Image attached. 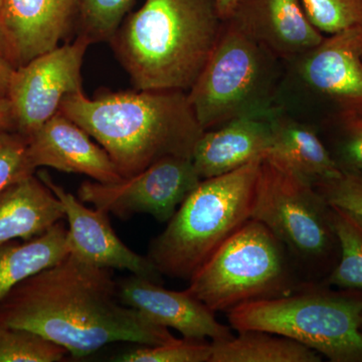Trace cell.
<instances>
[{
    "mask_svg": "<svg viewBox=\"0 0 362 362\" xmlns=\"http://www.w3.org/2000/svg\"><path fill=\"white\" fill-rule=\"evenodd\" d=\"M0 322L30 331L75 357L115 342L159 345L176 338L121 303L110 269L69 254L30 276L0 300Z\"/></svg>",
    "mask_w": 362,
    "mask_h": 362,
    "instance_id": "6da1fadb",
    "label": "cell"
},
{
    "mask_svg": "<svg viewBox=\"0 0 362 362\" xmlns=\"http://www.w3.org/2000/svg\"><path fill=\"white\" fill-rule=\"evenodd\" d=\"M61 113L99 143L123 178L141 173L169 156L192 158L204 129L187 92L137 90L95 98L70 95Z\"/></svg>",
    "mask_w": 362,
    "mask_h": 362,
    "instance_id": "7a4b0ae2",
    "label": "cell"
},
{
    "mask_svg": "<svg viewBox=\"0 0 362 362\" xmlns=\"http://www.w3.org/2000/svg\"><path fill=\"white\" fill-rule=\"evenodd\" d=\"M223 25L214 0H145L111 42L135 89L188 92Z\"/></svg>",
    "mask_w": 362,
    "mask_h": 362,
    "instance_id": "3957f363",
    "label": "cell"
},
{
    "mask_svg": "<svg viewBox=\"0 0 362 362\" xmlns=\"http://www.w3.org/2000/svg\"><path fill=\"white\" fill-rule=\"evenodd\" d=\"M263 157L232 173L202 180L152 240L148 259L162 276L189 281L251 220Z\"/></svg>",
    "mask_w": 362,
    "mask_h": 362,
    "instance_id": "277c9868",
    "label": "cell"
},
{
    "mask_svg": "<svg viewBox=\"0 0 362 362\" xmlns=\"http://www.w3.org/2000/svg\"><path fill=\"white\" fill-rule=\"evenodd\" d=\"M226 316L237 332L267 331L331 362H362V290L310 282L287 296L240 304Z\"/></svg>",
    "mask_w": 362,
    "mask_h": 362,
    "instance_id": "5b68a950",
    "label": "cell"
},
{
    "mask_svg": "<svg viewBox=\"0 0 362 362\" xmlns=\"http://www.w3.org/2000/svg\"><path fill=\"white\" fill-rule=\"evenodd\" d=\"M308 281L261 221H247L190 278L187 291L214 313L292 294Z\"/></svg>",
    "mask_w": 362,
    "mask_h": 362,
    "instance_id": "8992f818",
    "label": "cell"
},
{
    "mask_svg": "<svg viewBox=\"0 0 362 362\" xmlns=\"http://www.w3.org/2000/svg\"><path fill=\"white\" fill-rule=\"evenodd\" d=\"M252 218L281 240L308 282L324 283L337 267L340 245L331 204L292 169L263 159Z\"/></svg>",
    "mask_w": 362,
    "mask_h": 362,
    "instance_id": "52a82bcc",
    "label": "cell"
},
{
    "mask_svg": "<svg viewBox=\"0 0 362 362\" xmlns=\"http://www.w3.org/2000/svg\"><path fill=\"white\" fill-rule=\"evenodd\" d=\"M276 57L230 21H223L218 42L188 99L202 129L211 130L233 119H271Z\"/></svg>",
    "mask_w": 362,
    "mask_h": 362,
    "instance_id": "ba28073f",
    "label": "cell"
},
{
    "mask_svg": "<svg viewBox=\"0 0 362 362\" xmlns=\"http://www.w3.org/2000/svg\"><path fill=\"white\" fill-rule=\"evenodd\" d=\"M90 44L80 33L71 44L59 45L16 69L8 97L14 132L28 139L59 113L66 97L83 90V62Z\"/></svg>",
    "mask_w": 362,
    "mask_h": 362,
    "instance_id": "9c48e42d",
    "label": "cell"
},
{
    "mask_svg": "<svg viewBox=\"0 0 362 362\" xmlns=\"http://www.w3.org/2000/svg\"><path fill=\"white\" fill-rule=\"evenodd\" d=\"M201 181L192 158L169 156L118 182L85 181L78 187V197L124 220L147 214L159 223H168Z\"/></svg>",
    "mask_w": 362,
    "mask_h": 362,
    "instance_id": "30bf717a",
    "label": "cell"
},
{
    "mask_svg": "<svg viewBox=\"0 0 362 362\" xmlns=\"http://www.w3.org/2000/svg\"><path fill=\"white\" fill-rule=\"evenodd\" d=\"M294 61L300 80L337 115L362 110V25L325 35Z\"/></svg>",
    "mask_w": 362,
    "mask_h": 362,
    "instance_id": "8fae6325",
    "label": "cell"
},
{
    "mask_svg": "<svg viewBox=\"0 0 362 362\" xmlns=\"http://www.w3.org/2000/svg\"><path fill=\"white\" fill-rule=\"evenodd\" d=\"M54 194L58 197L68 221V242L70 254L99 268L126 270L140 277L162 283V275L148 257L133 252L114 232L108 214L101 209H90L75 195L52 181L47 173H40Z\"/></svg>",
    "mask_w": 362,
    "mask_h": 362,
    "instance_id": "7c38bea8",
    "label": "cell"
},
{
    "mask_svg": "<svg viewBox=\"0 0 362 362\" xmlns=\"http://www.w3.org/2000/svg\"><path fill=\"white\" fill-rule=\"evenodd\" d=\"M121 303L139 311L152 322L177 330L188 340L228 339L232 330L218 322L211 309L185 291H171L150 279L131 275L117 281Z\"/></svg>",
    "mask_w": 362,
    "mask_h": 362,
    "instance_id": "4fadbf2b",
    "label": "cell"
},
{
    "mask_svg": "<svg viewBox=\"0 0 362 362\" xmlns=\"http://www.w3.org/2000/svg\"><path fill=\"white\" fill-rule=\"evenodd\" d=\"M226 21L277 59H296L325 37L300 0H239Z\"/></svg>",
    "mask_w": 362,
    "mask_h": 362,
    "instance_id": "5bb4252c",
    "label": "cell"
},
{
    "mask_svg": "<svg viewBox=\"0 0 362 362\" xmlns=\"http://www.w3.org/2000/svg\"><path fill=\"white\" fill-rule=\"evenodd\" d=\"M33 168H51L89 176L101 183L123 180L106 150L82 127L59 112L28 138Z\"/></svg>",
    "mask_w": 362,
    "mask_h": 362,
    "instance_id": "9a60e30c",
    "label": "cell"
},
{
    "mask_svg": "<svg viewBox=\"0 0 362 362\" xmlns=\"http://www.w3.org/2000/svg\"><path fill=\"white\" fill-rule=\"evenodd\" d=\"M84 0H2L1 16L16 68L59 47Z\"/></svg>",
    "mask_w": 362,
    "mask_h": 362,
    "instance_id": "2e32d148",
    "label": "cell"
},
{
    "mask_svg": "<svg viewBox=\"0 0 362 362\" xmlns=\"http://www.w3.org/2000/svg\"><path fill=\"white\" fill-rule=\"evenodd\" d=\"M271 119L240 117L204 131L192 156L201 180L232 173L259 157L265 158L271 145Z\"/></svg>",
    "mask_w": 362,
    "mask_h": 362,
    "instance_id": "e0dca14e",
    "label": "cell"
},
{
    "mask_svg": "<svg viewBox=\"0 0 362 362\" xmlns=\"http://www.w3.org/2000/svg\"><path fill=\"white\" fill-rule=\"evenodd\" d=\"M65 218L51 188L35 175L0 192V247L13 240H30Z\"/></svg>",
    "mask_w": 362,
    "mask_h": 362,
    "instance_id": "ac0fdd59",
    "label": "cell"
},
{
    "mask_svg": "<svg viewBox=\"0 0 362 362\" xmlns=\"http://www.w3.org/2000/svg\"><path fill=\"white\" fill-rule=\"evenodd\" d=\"M271 145L265 158L292 169L312 183L337 177L341 173L314 128L282 115L280 111L271 119Z\"/></svg>",
    "mask_w": 362,
    "mask_h": 362,
    "instance_id": "d6986e66",
    "label": "cell"
},
{
    "mask_svg": "<svg viewBox=\"0 0 362 362\" xmlns=\"http://www.w3.org/2000/svg\"><path fill=\"white\" fill-rule=\"evenodd\" d=\"M70 254L68 228L59 221L39 237L0 247V300L23 280Z\"/></svg>",
    "mask_w": 362,
    "mask_h": 362,
    "instance_id": "ffe728a7",
    "label": "cell"
},
{
    "mask_svg": "<svg viewBox=\"0 0 362 362\" xmlns=\"http://www.w3.org/2000/svg\"><path fill=\"white\" fill-rule=\"evenodd\" d=\"M211 341V362H320L315 350L290 338L262 330L240 331Z\"/></svg>",
    "mask_w": 362,
    "mask_h": 362,
    "instance_id": "44dd1931",
    "label": "cell"
},
{
    "mask_svg": "<svg viewBox=\"0 0 362 362\" xmlns=\"http://www.w3.org/2000/svg\"><path fill=\"white\" fill-rule=\"evenodd\" d=\"M340 245V258L325 284L338 289L362 290V216L331 206Z\"/></svg>",
    "mask_w": 362,
    "mask_h": 362,
    "instance_id": "7402d4cb",
    "label": "cell"
},
{
    "mask_svg": "<svg viewBox=\"0 0 362 362\" xmlns=\"http://www.w3.org/2000/svg\"><path fill=\"white\" fill-rule=\"evenodd\" d=\"M69 352L30 331L0 322V362H59Z\"/></svg>",
    "mask_w": 362,
    "mask_h": 362,
    "instance_id": "603a6c76",
    "label": "cell"
},
{
    "mask_svg": "<svg viewBox=\"0 0 362 362\" xmlns=\"http://www.w3.org/2000/svg\"><path fill=\"white\" fill-rule=\"evenodd\" d=\"M133 0H84L81 11V33L92 44L111 42L132 6Z\"/></svg>",
    "mask_w": 362,
    "mask_h": 362,
    "instance_id": "cb8c5ba5",
    "label": "cell"
},
{
    "mask_svg": "<svg viewBox=\"0 0 362 362\" xmlns=\"http://www.w3.org/2000/svg\"><path fill=\"white\" fill-rule=\"evenodd\" d=\"M312 25L324 35L362 25V0H300Z\"/></svg>",
    "mask_w": 362,
    "mask_h": 362,
    "instance_id": "d4e9b609",
    "label": "cell"
},
{
    "mask_svg": "<svg viewBox=\"0 0 362 362\" xmlns=\"http://www.w3.org/2000/svg\"><path fill=\"white\" fill-rule=\"evenodd\" d=\"M211 344L178 339L159 345H143L113 359L118 362H211Z\"/></svg>",
    "mask_w": 362,
    "mask_h": 362,
    "instance_id": "484cf974",
    "label": "cell"
},
{
    "mask_svg": "<svg viewBox=\"0 0 362 362\" xmlns=\"http://www.w3.org/2000/svg\"><path fill=\"white\" fill-rule=\"evenodd\" d=\"M335 125L331 156L340 170H362V110L337 115Z\"/></svg>",
    "mask_w": 362,
    "mask_h": 362,
    "instance_id": "4316f807",
    "label": "cell"
},
{
    "mask_svg": "<svg viewBox=\"0 0 362 362\" xmlns=\"http://www.w3.org/2000/svg\"><path fill=\"white\" fill-rule=\"evenodd\" d=\"M28 140L14 131L0 134V192L26 176L35 175Z\"/></svg>",
    "mask_w": 362,
    "mask_h": 362,
    "instance_id": "83f0119b",
    "label": "cell"
},
{
    "mask_svg": "<svg viewBox=\"0 0 362 362\" xmlns=\"http://www.w3.org/2000/svg\"><path fill=\"white\" fill-rule=\"evenodd\" d=\"M313 185L331 206L362 216V170H341L337 177Z\"/></svg>",
    "mask_w": 362,
    "mask_h": 362,
    "instance_id": "f1b7e54d",
    "label": "cell"
},
{
    "mask_svg": "<svg viewBox=\"0 0 362 362\" xmlns=\"http://www.w3.org/2000/svg\"><path fill=\"white\" fill-rule=\"evenodd\" d=\"M16 69L11 62L0 58V108L7 110H9L8 97L11 78Z\"/></svg>",
    "mask_w": 362,
    "mask_h": 362,
    "instance_id": "f546056e",
    "label": "cell"
},
{
    "mask_svg": "<svg viewBox=\"0 0 362 362\" xmlns=\"http://www.w3.org/2000/svg\"><path fill=\"white\" fill-rule=\"evenodd\" d=\"M218 14L223 21L230 18L239 0H214Z\"/></svg>",
    "mask_w": 362,
    "mask_h": 362,
    "instance_id": "4dcf8cb0",
    "label": "cell"
},
{
    "mask_svg": "<svg viewBox=\"0 0 362 362\" xmlns=\"http://www.w3.org/2000/svg\"><path fill=\"white\" fill-rule=\"evenodd\" d=\"M0 58L6 59L7 61L11 62V51H9L8 42L4 30V21L1 16V6H0Z\"/></svg>",
    "mask_w": 362,
    "mask_h": 362,
    "instance_id": "1f68e13d",
    "label": "cell"
},
{
    "mask_svg": "<svg viewBox=\"0 0 362 362\" xmlns=\"http://www.w3.org/2000/svg\"><path fill=\"white\" fill-rule=\"evenodd\" d=\"M6 131H13L11 112L7 109L0 108V134Z\"/></svg>",
    "mask_w": 362,
    "mask_h": 362,
    "instance_id": "d6a6232c",
    "label": "cell"
},
{
    "mask_svg": "<svg viewBox=\"0 0 362 362\" xmlns=\"http://www.w3.org/2000/svg\"><path fill=\"white\" fill-rule=\"evenodd\" d=\"M2 0H0V6H1Z\"/></svg>",
    "mask_w": 362,
    "mask_h": 362,
    "instance_id": "836d02e7",
    "label": "cell"
},
{
    "mask_svg": "<svg viewBox=\"0 0 362 362\" xmlns=\"http://www.w3.org/2000/svg\"><path fill=\"white\" fill-rule=\"evenodd\" d=\"M361 330H362V321H361Z\"/></svg>",
    "mask_w": 362,
    "mask_h": 362,
    "instance_id": "e575fe53",
    "label": "cell"
}]
</instances>
